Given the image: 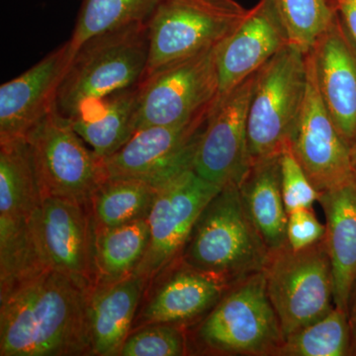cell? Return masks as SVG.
Wrapping results in <instances>:
<instances>
[{"label":"cell","instance_id":"6da1fadb","mask_svg":"<svg viewBox=\"0 0 356 356\" xmlns=\"http://www.w3.org/2000/svg\"><path fill=\"white\" fill-rule=\"evenodd\" d=\"M90 290L51 268L0 291V355H92Z\"/></svg>","mask_w":356,"mask_h":356},{"label":"cell","instance_id":"7a4b0ae2","mask_svg":"<svg viewBox=\"0 0 356 356\" xmlns=\"http://www.w3.org/2000/svg\"><path fill=\"white\" fill-rule=\"evenodd\" d=\"M147 22L100 33L74 51L56 95V108L72 118L89 103L137 86L146 74Z\"/></svg>","mask_w":356,"mask_h":356},{"label":"cell","instance_id":"3957f363","mask_svg":"<svg viewBox=\"0 0 356 356\" xmlns=\"http://www.w3.org/2000/svg\"><path fill=\"white\" fill-rule=\"evenodd\" d=\"M186 332L188 353L208 355L274 356L285 339L264 270L232 285Z\"/></svg>","mask_w":356,"mask_h":356},{"label":"cell","instance_id":"277c9868","mask_svg":"<svg viewBox=\"0 0 356 356\" xmlns=\"http://www.w3.org/2000/svg\"><path fill=\"white\" fill-rule=\"evenodd\" d=\"M268 252L245 211L238 185L229 184L199 215L180 259L233 285L264 270Z\"/></svg>","mask_w":356,"mask_h":356},{"label":"cell","instance_id":"5b68a950","mask_svg":"<svg viewBox=\"0 0 356 356\" xmlns=\"http://www.w3.org/2000/svg\"><path fill=\"white\" fill-rule=\"evenodd\" d=\"M306 88V53L290 44L257 70L248 114L250 165L291 144Z\"/></svg>","mask_w":356,"mask_h":356},{"label":"cell","instance_id":"8992f818","mask_svg":"<svg viewBox=\"0 0 356 356\" xmlns=\"http://www.w3.org/2000/svg\"><path fill=\"white\" fill-rule=\"evenodd\" d=\"M264 274L285 337L334 309V274L325 238L303 250H293L287 242L269 250Z\"/></svg>","mask_w":356,"mask_h":356},{"label":"cell","instance_id":"52a82bcc","mask_svg":"<svg viewBox=\"0 0 356 356\" xmlns=\"http://www.w3.org/2000/svg\"><path fill=\"white\" fill-rule=\"evenodd\" d=\"M236 0H163L147 21L146 74L219 46L248 15Z\"/></svg>","mask_w":356,"mask_h":356},{"label":"cell","instance_id":"ba28073f","mask_svg":"<svg viewBox=\"0 0 356 356\" xmlns=\"http://www.w3.org/2000/svg\"><path fill=\"white\" fill-rule=\"evenodd\" d=\"M42 197L90 204L105 180L102 159L86 147L56 105L26 135Z\"/></svg>","mask_w":356,"mask_h":356},{"label":"cell","instance_id":"9c48e42d","mask_svg":"<svg viewBox=\"0 0 356 356\" xmlns=\"http://www.w3.org/2000/svg\"><path fill=\"white\" fill-rule=\"evenodd\" d=\"M215 102L181 123L136 131L116 153L102 159L105 179L139 178L161 188L194 170L199 144Z\"/></svg>","mask_w":356,"mask_h":356},{"label":"cell","instance_id":"30bf717a","mask_svg":"<svg viewBox=\"0 0 356 356\" xmlns=\"http://www.w3.org/2000/svg\"><path fill=\"white\" fill-rule=\"evenodd\" d=\"M218 47L144 76L139 83L135 132L149 126L181 123L216 102Z\"/></svg>","mask_w":356,"mask_h":356},{"label":"cell","instance_id":"8fae6325","mask_svg":"<svg viewBox=\"0 0 356 356\" xmlns=\"http://www.w3.org/2000/svg\"><path fill=\"white\" fill-rule=\"evenodd\" d=\"M44 266L91 290L97 283L95 222L90 204L44 196L34 217Z\"/></svg>","mask_w":356,"mask_h":356},{"label":"cell","instance_id":"7c38bea8","mask_svg":"<svg viewBox=\"0 0 356 356\" xmlns=\"http://www.w3.org/2000/svg\"><path fill=\"white\" fill-rule=\"evenodd\" d=\"M221 188L194 170L163 185L147 217L149 247L134 273L149 283L179 259L199 215Z\"/></svg>","mask_w":356,"mask_h":356},{"label":"cell","instance_id":"4fadbf2b","mask_svg":"<svg viewBox=\"0 0 356 356\" xmlns=\"http://www.w3.org/2000/svg\"><path fill=\"white\" fill-rule=\"evenodd\" d=\"M307 88L291 149L318 193L348 181L355 175L350 146L332 120L318 88L315 60L306 53Z\"/></svg>","mask_w":356,"mask_h":356},{"label":"cell","instance_id":"5bb4252c","mask_svg":"<svg viewBox=\"0 0 356 356\" xmlns=\"http://www.w3.org/2000/svg\"><path fill=\"white\" fill-rule=\"evenodd\" d=\"M255 76L216 100L201 138L194 172L217 186L240 184L250 168L248 114Z\"/></svg>","mask_w":356,"mask_h":356},{"label":"cell","instance_id":"9a60e30c","mask_svg":"<svg viewBox=\"0 0 356 356\" xmlns=\"http://www.w3.org/2000/svg\"><path fill=\"white\" fill-rule=\"evenodd\" d=\"M154 280L158 282L135 321L137 327L170 324L187 330L207 315L232 286L180 257Z\"/></svg>","mask_w":356,"mask_h":356},{"label":"cell","instance_id":"2e32d148","mask_svg":"<svg viewBox=\"0 0 356 356\" xmlns=\"http://www.w3.org/2000/svg\"><path fill=\"white\" fill-rule=\"evenodd\" d=\"M284 28L270 0H259L217 51L219 93L224 97L255 74L288 44Z\"/></svg>","mask_w":356,"mask_h":356},{"label":"cell","instance_id":"e0dca14e","mask_svg":"<svg viewBox=\"0 0 356 356\" xmlns=\"http://www.w3.org/2000/svg\"><path fill=\"white\" fill-rule=\"evenodd\" d=\"M70 62L69 41L0 88V143L23 139L55 105Z\"/></svg>","mask_w":356,"mask_h":356},{"label":"cell","instance_id":"ac0fdd59","mask_svg":"<svg viewBox=\"0 0 356 356\" xmlns=\"http://www.w3.org/2000/svg\"><path fill=\"white\" fill-rule=\"evenodd\" d=\"M311 51L325 106L350 144L356 135V44L339 13Z\"/></svg>","mask_w":356,"mask_h":356},{"label":"cell","instance_id":"d6986e66","mask_svg":"<svg viewBox=\"0 0 356 356\" xmlns=\"http://www.w3.org/2000/svg\"><path fill=\"white\" fill-rule=\"evenodd\" d=\"M149 280L132 273L96 283L88 295V321L92 355H120L131 334Z\"/></svg>","mask_w":356,"mask_h":356},{"label":"cell","instance_id":"ffe728a7","mask_svg":"<svg viewBox=\"0 0 356 356\" xmlns=\"http://www.w3.org/2000/svg\"><path fill=\"white\" fill-rule=\"evenodd\" d=\"M324 210L327 252L334 274V306L348 313L356 280V177L320 193Z\"/></svg>","mask_w":356,"mask_h":356},{"label":"cell","instance_id":"44dd1931","mask_svg":"<svg viewBox=\"0 0 356 356\" xmlns=\"http://www.w3.org/2000/svg\"><path fill=\"white\" fill-rule=\"evenodd\" d=\"M139 84L86 105L67 119L99 159L116 153L135 133Z\"/></svg>","mask_w":356,"mask_h":356},{"label":"cell","instance_id":"7402d4cb","mask_svg":"<svg viewBox=\"0 0 356 356\" xmlns=\"http://www.w3.org/2000/svg\"><path fill=\"white\" fill-rule=\"evenodd\" d=\"M238 189L245 211L268 250L285 245L288 214L281 191L280 156L252 163Z\"/></svg>","mask_w":356,"mask_h":356},{"label":"cell","instance_id":"603a6c76","mask_svg":"<svg viewBox=\"0 0 356 356\" xmlns=\"http://www.w3.org/2000/svg\"><path fill=\"white\" fill-rule=\"evenodd\" d=\"M41 201L27 140L0 143V217L30 219Z\"/></svg>","mask_w":356,"mask_h":356},{"label":"cell","instance_id":"cb8c5ba5","mask_svg":"<svg viewBox=\"0 0 356 356\" xmlns=\"http://www.w3.org/2000/svg\"><path fill=\"white\" fill-rule=\"evenodd\" d=\"M161 188L139 178H108L91 197L95 229L147 219Z\"/></svg>","mask_w":356,"mask_h":356},{"label":"cell","instance_id":"d4e9b609","mask_svg":"<svg viewBox=\"0 0 356 356\" xmlns=\"http://www.w3.org/2000/svg\"><path fill=\"white\" fill-rule=\"evenodd\" d=\"M149 242L147 219L95 229L97 282L119 280L135 273L146 254Z\"/></svg>","mask_w":356,"mask_h":356},{"label":"cell","instance_id":"484cf974","mask_svg":"<svg viewBox=\"0 0 356 356\" xmlns=\"http://www.w3.org/2000/svg\"><path fill=\"white\" fill-rule=\"evenodd\" d=\"M163 0H83L69 40L70 58L86 40L134 24L147 22Z\"/></svg>","mask_w":356,"mask_h":356},{"label":"cell","instance_id":"4316f807","mask_svg":"<svg viewBox=\"0 0 356 356\" xmlns=\"http://www.w3.org/2000/svg\"><path fill=\"white\" fill-rule=\"evenodd\" d=\"M348 313L334 306L324 317L285 337L274 356H350Z\"/></svg>","mask_w":356,"mask_h":356},{"label":"cell","instance_id":"83f0119b","mask_svg":"<svg viewBox=\"0 0 356 356\" xmlns=\"http://www.w3.org/2000/svg\"><path fill=\"white\" fill-rule=\"evenodd\" d=\"M288 43L307 53L327 29L337 11L329 0H270Z\"/></svg>","mask_w":356,"mask_h":356},{"label":"cell","instance_id":"f1b7e54d","mask_svg":"<svg viewBox=\"0 0 356 356\" xmlns=\"http://www.w3.org/2000/svg\"><path fill=\"white\" fill-rule=\"evenodd\" d=\"M188 355L186 329L170 324H149L131 332L122 356H181Z\"/></svg>","mask_w":356,"mask_h":356},{"label":"cell","instance_id":"f546056e","mask_svg":"<svg viewBox=\"0 0 356 356\" xmlns=\"http://www.w3.org/2000/svg\"><path fill=\"white\" fill-rule=\"evenodd\" d=\"M280 165L281 191L287 214L303 208H313L320 193L293 153L291 144L280 154Z\"/></svg>","mask_w":356,"mask_h":356},{"label":"cell","instance_id":"4dcf8cb0","mask_svg":"<svg viewBox=\"0 0 356 356\" xmlns=\"http://www.w3.org/2000/svg\"><path fill=\"white\" fill-rule=\"evenodd\" d=\"M287 242L295 250L315 245L325 236V225L318 221L313 208H303L288 214Z\"/></svg>","mask_w":356,"mask_h":356},{"label":"cell","instance_id":"1f68e13d","mask_svg":"<svg viewBox=\"0 0 356 356\" xmlns=\"http://www.w3.org/2000/svg\"><path fill=\"white\" fill-rule=\"evenodd\" d=\"M346 31L356 44V0H332Z\"/></svg>","mask_w":356,"mask_h":356},{"label":"cell","instance_id":"d6a6232c","mask_svg":"<svg viewBox=\"0 0 356 356\" xmlns=\"http://www.w3.org/2000/svg\"><path fill=\"white\" fill-rule=\"evenodd\" d=\"M348 317L350 327V356H356V280L351 288L348 299Z\"/></svg>","mask_w":356,"mask_h":356},{"label":"cell","instance_id":"836d02e7","mask_svg":"<svg viewBox=\"0 0 356 356\" xmlns=\"http://www.w3.org/2000/svg\"><path fill=\"white\" fill-rule=\"evenodd\" d=\"M348 146H350L351 165H353V172H355L356 177V135L355 137L351 140Z\"/></svg>","mask_w":356,"mask_h":356}]
</instances>
